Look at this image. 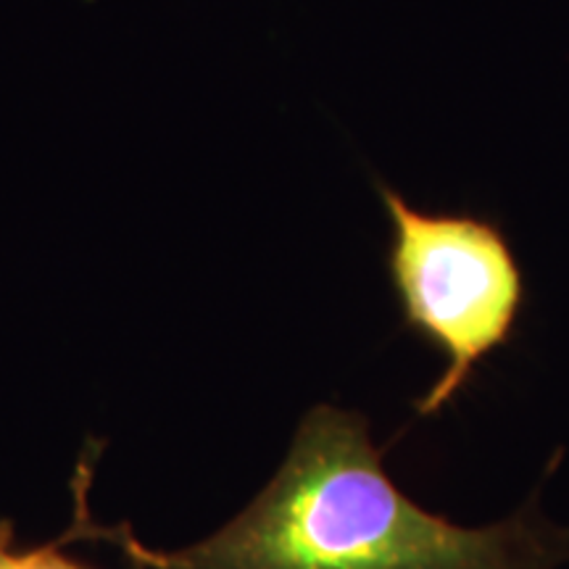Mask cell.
Returning <instances> with one entry per match:
<instances>
[{"mask_svg": "<svg viewBox=\"0 0 569 569\" xmlns=\"http://www.w3.org/2000/svg\"><path fill=\"white\" fill-rule=\"evenodd\" d=\"M0 569H88L80 561L63 557L59 543L42 546L27 553H13L11 546L0 551Z\"/></svg>", "mask_w": 569, "mask_h": 569, "instance_id": "3", "label": "cell"}, {"mask_svg": "<svg viewBox=\"0 0 569 569\" xmlns=\"http://www.w3.org/2000/svg\"><path fill=\"white\" fill-rule=\"evenodd\" d=\"M13 543V530L9 522H0V551L6 549V546Z\"/></svg>", "mask_w": 569, "mask_h": 569, "instance_id": "4", "label": "cell"}, {"mask_svg": "<svg viewBox=\"0 0 569 569\" xmlns=\"http://www.w3.org/2000/svg\"><path fill=\"white\" fill-rule=\"evenodd\" d=\"M88 482V469H77L74 522L61 543L109 540L138 569H557L569 561V530L540 517L538 493L503 522L461 528L396 486L365 415L330 403L301 419L280 472L251 507L190 549L153 551L124 525H96Z\"/></svg>", "mask_w": 569, "mask_h": 569, "instance_id": "1", "label": "cell"}, {"mask_svg": "<svg viewBox=\"0 0 569 569\" xmlns=\"http://www.w3.org/2000/svg\"><path fill=\"white\" fill-rule=\"evenodd\" d=\"M390 217L388 272L403 325L446 359L415 398L417 419L438 417L472 386L482 365L511 346L528 282L503 230L472 213H432L380 188Z\"/></svg>", "mask_w": 569, "mask_h": 569, "instance_id": "2", "label": "cell"}]
</instances>
